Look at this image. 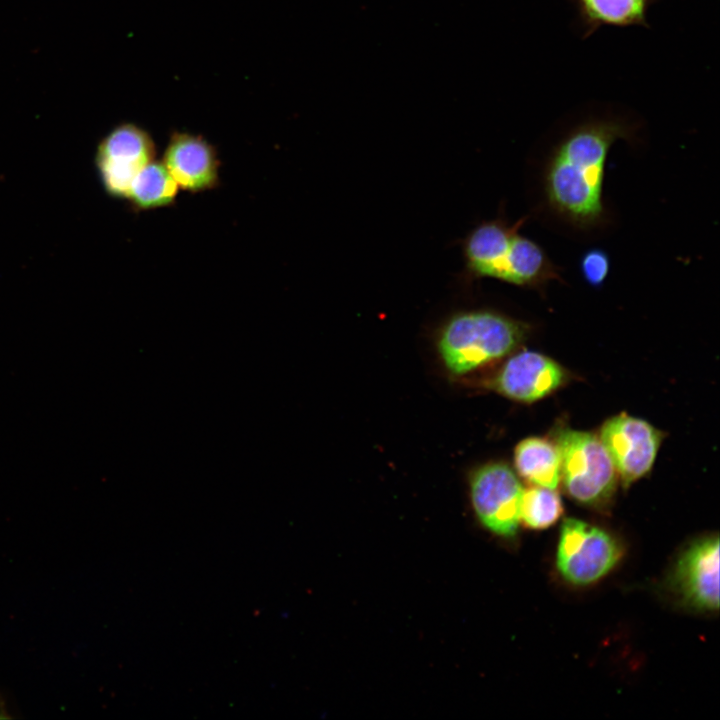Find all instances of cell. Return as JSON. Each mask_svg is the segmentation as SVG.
Returning a JSON list of instances; mask_svg holds the SVG:
<instances>
[{"label":"cell","instance_id":"obj_8","mask_svg":"<svg viewBox=\"0 0 720 720\" xmlns=\"http://www.w3.org/2000/svg\"><path fill=\"white\" fill-rule=\"evenodd\" d=\"M599 438L627 488L651 470L663 434L647 421L621 413L604 422Z\"/></svg>","mask_w":720,"mask_h":720},{"label":"cell","instance_id":"obj_15","mask_svg":"<svg viewBox=\"0 0 720 720\" xmlns=\"http://www.w3.org/2000/svg\"><path fill=\"white\" fill-rule=\"evenodd\" d=\"M580 5L594 23L631 25L643 21L647 0H580Z\"/></svg>","mask_w":720,"mask_h":720},{"label":"cell","instance_id":"obj_10","mask_svg":"<svg viewBox=\"0 0 720 720\" xmlns=\"http://www.w3.org/2000/svg\"><path fill=\"white\" fill-rule=\"evenodd\" d=\"M565 378L564 369L553 359L535 351H522L507 359L490 386L509 399L530 403L551 394Z\"/></svg>","mask_w":720,"mask_h":720},{"label":"cell","instance_id":"obj_6","mask_svg":"<svg viewBox=\"0 0 720 720\" xmlns=\"http://www.w3.org/2000/svg\"><path fill=\"white\" fill-rule=\"evenodd\" d=\"M156 145L140 126L124 122L113 127L98 143L95 164L105 192L126 200L136 175L156 159Z\"/></svg>","mask_w":720,"mask_h":720},{"label":"cell","instance_id":"obj_3","mask_svg":"<svg viewBox=\"0 0 720 720\" xmlns=\"http://www.w3.org/2000/svg\"><path fill=\"white\" fill-rule=\"evenodd\" d=\"M527 331L525 323L493 310H463L441 326L438 351L448 371L463 375L510 354Z\"/></svg>","mask_w":720,"mask_h":720},{"label":"cell","instance_id":"obj_16","mask_svg":"<svg viewBox=\"0 0 720 720\" xmlns=\"http://www.w3.org/2000/svg\"><path fill=\"white\" fill-rule=\"evenodd\" d=\"M610 262L608 255L601 249H591L580 261V269L584 280L591 286H601L609 274Z\"/></svg>","mask_w":720,"mask_h":720},{"label":"cell","instance_id":"obj_4","mask_svg":"<svg viewBox=\"0 0 720 720\" xmlns=\"http://www.w3.org/2000/svg\"><path fill=\"white\" fill-rule=\"evenodd\" d=\"M560 458V482L576 502L601 507L616 490L618 479L613 462L595 434L559 429L553 440Z\"/></svg>","mask_w":720,"mask_h":720},{"label":"cell","instance_id":"obj_5","mask_svg":"<svg viewBox=\"0 0 720 720\" xmlns=\"http://www.w3.org/2000/svg\"><path fill=\"white\" fill-rule=\"evenodd\" d=\"M622 553L619 542L607 531L569 518L561 526L556 564L567 582L588 585L610 572Z\"/></svg>","mask_w":720,"mask_h":720},{"label":"cell","instance_id":"obj_11","mask_svg":"<svg viewBox=\"0 0 720 720\" xmlns=\"http://www.w3.org/2000/svg\"><path fill=\"white\" fill-rule=\"evenodd\" d=\"M161 162L179 189L200 193L219 185L220 161L215 147L201 135L174 131Z\"/></svg>","mask_w":720,"mask_h":720},{"label":"cell","instance_id":"obj_9","mask_svg":"<svg viewBox=\"0 0 720 720\" xmlns=\"http://www.w3.org/2000/svg\"><path fill=\"white\" fill-rule=\"evenodd\" d=\"M671 584L688 608L713 612L719 608V537L709 535L691 543L679 556Z\"/></svg>","mask_w":720,"mask_h":720},{"label":"cell","instance_id":"obj_13","mask_svg":"<svg viewBox=\"0 0 720 720\" xmlns=\"http://www.w3.org/2000/svg\"><path fill=\"white\" fill-rule=\"evenodd\" d=\"M179 187L161 161L146 165L134 178L126 200L134 211L174 205Z\"/></svg>","mask_w":720,"mask_h":720},{"label":"cell","instance_id":"obj_7","mask_svg":"<svg viewBox=\"0 0 720 720\" xmlns=\"http://www.w3.org/2000/svg\"><path fill=\"white\" fill-rule=\"evenodd\" d=\"M469 488L481 524L498 536H514L520 522L523 493L514 470L503 462L484 464L471 473Z\"/></svg>","mask_w":720,"mask_h":720},{"label":"cell","instance_id":"obj_12","mask_svg":"<svg viewBox=\"0 0 720 720\" xmlns=\"http://www.w3.org/2000/svg\"><path fill=\"white\" fill-rule=\"evenodd\" d=\"M517 473L529 483L556 489L560 482V458L553 441L528 437L514 450Z\"/></svg>","mask_w":720,"mask_h":720},{"label":"cell","instance_id":"obj_2","mask_svg":"<svg viewBox=\"0 0 720 720\" xmlns=\"http://www.w3.org/2000/svg\"><path fill=\"white\" fill-rule=\"evenodd\" d=\"M526 219L509 223L501 216L475 225L462 240L463 279L492 278L534 289L561 280L542 247L520 234Z\"/></svg>","mask_w":720,"mask_h":720},{"label":"cell","instance_id":"obj_14","mask_svg":"<svg viewBox=\"0 0 720 720\" xmlns=\"http://www.w3.org/2000/svg\"><path fill=\"white\" fill-rule=\"evenodd\" d=\"M563 505L555 489L536 486L523 489L520 502V521L532 529H545L562 515Z\"/></svg>","mask_w":720,"mask_h":720},{"label":"cell","instance_id":"obj_1","mask_svg":"<svg viewBox=\"0 0 720 720\" xmlns=\"http://www.w3.org/2000/svg\"><path fill=\"white\" fill-rule=\"evenodd\" d=\"M631 135L630 127L616 119H593L573 128L545 166L543 187L549 208L580 229L602 224L607 157L618 139Z\"/></svg>","mask_w":720,"mask_h":720}]
</instances>
